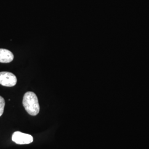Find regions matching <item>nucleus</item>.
Returning a JSON list of instances; mask_svg holds the SVG:
<instances>
[{"mask_svg": "<svg viewBox=\"0 0 149 149\" xmlns=\"http://www.w3.org/2000/svg\"><path fill=\"white\" fill-rule=\"evenodd\" d=\"M23 105L27 113L33 116H37L40 111L37 96L33 92H27L24 94Z\"/></svg>", "mask_w": 149, "mask_h": 149, "instance_id": "f257e3e1", "label": "nucleus"}, {"mask_svg": "<svg viewBox=\"0 0 149 149\" xmlns=\"http://www.w3.org/2000/svg\"><path fill=\"white\" fill-rule=\"evenodd\" d=\"M17 77L10 72H0V84L6 87H13L17 84Z\"/></svg>", "mask_w": 149, "mask_h": 149, "instance_id": "f03ea898", "label": "nucleus"}, {"mask_svg": "<svg viewBox=\"0 0 149 149\" xmlns=\"http://www.w3.org/2000/svg\"><path fill=\"white\" fill-rule=\"evenodd\" d=\"M12 140L17 144H29L33 141V138L32 135L27 134L23 133L20 132H15L13 134Z\"/></svg>", "mask_w": 149, "mask_h": 149, "instance_id": "7ed1b4c3", "label": "nucleus"}, {"mask_svg": "<svg viewBox=\"0 0 149 149\" xmlns=\"http://www.w3.org/2000/svg\"><path fill=\"white\" fill-rule=\"evenodd\" d=\"M13 59L14 55L11 51L5 49H0V63H9Z\"/></svg>", "mask_w": 149, "mask_h": 149, "instance_id": "20e7f679", "label": "nucleus"}, {"mask_svg": "<svg viewBox=\"0 0 149 149\" xmlns=\"http://www.w3.org/2000/svg\"><path fill=\"white\" fill-rule=\"evenodd\" d=\"M5 106V101L4 98L0 96V117L3 114Z\"/></svg>", "mask_w": 149, "mask_h": 149, "instance_id": "39448f33", "label": "nucleus"}]
</instances>
